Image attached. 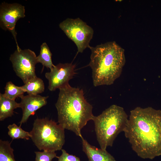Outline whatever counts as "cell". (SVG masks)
Wrapping results in <instances>:
<instances>
[{
    "label": "cell",
    "instance_id": "6da1fadb",
    "mask_svg": "<svg viewBox=\"0 0 161 161\" xmlns=\"http://www.w3.org/2000/svg\"><path fill=\"white\" fill-rule=\"evenodd\" d=\"M123 132L140 157L152 159L161 155V110L135 108L130 112Z\"/></svg>",
    "mask_w": 161,
    "mask_h": 161
},
{
    "label": "cell",
    "instance_id": "7a4b0ae2",
    "mask_svg": "<svg viewBox=\"0 0 161 161\" xmlns=\"http://www.w3.org/2000/svg\"><path fill=\"white\" fill-rule=\"evenodd\" d=\"M59 90L55 104L58 123L65 129L72 131L81 138L82 129L94 116L93 107L85 99L82 89L69 84Z\"/></svg>",
    "mask_w": 161,
    "mask_h": 161
},
{
    "label": "cell",
    "instance_id": "3957f363",
    "mask_svg": "<svg viewBox=\"0 0 161 161\" xmlns=\"http://www.w3.org/2000/svg\"><path fill=\"white\" fill-rule=\"evenodd\" d=\"M89 66L95 86L113 84L120 76L125 62L124 49L115 42L90 47Z\"/></svg>",
    "mask_w": 161,
    "mask_h": 161
},
{
    "label": "cell",
    "instance_id": "277c9868",
    "mask_svg": "<svg viewBox=\"0 0 161 161\" xmlns=\"http://www.w3.org/2000/svg\"><path fill=\"white\" fill-rule=\"evenodd\" d=\"M128 119L124 109L114 104L99 115L94 116L92 120L97 140L101 148L106 150L108 147L113 145L119 134L123 132Z\"/></svg>",
    "mask_w": 161,
    "mask_h": 161
},
{
    "label": "cell",
    "instance_id": "5b68a950",
    "mask_svg": "<svg viewBox=\"0 0 161 161\" xmlns=\"http://www.w3.org/2000/svg\"><path fill=\"white\" fill-rule=\"evenodd\" d=\"M64 129L52 120L37 118L30 132V138L39 150L55 152L61 150L65 143Z\"/></svg>",
    "mask_w": 161,
    "mask_h": 161
},
{
    "label": "cell",
    "instance_id": "8992f818",
    "mask_svg": "<svg viewBox=\"0 0 161 161\" xmlns=\"http://www.w3.org/2000/svg\"><path fill=\"white\" fill-rule=\"evenodd\" d=\"M60 28L76 45L78 52L82 53L89 44L94 33L93 29L79 18H67L61 22Z\"/></svg>",
    "mask_w": 161,
    "mask_h": 161
},
{
    "label": "cell",
    "instance_id": "52a82bcc",
    "mask_svg": "<svg viewBox=\"0 0 161 161\" xmlns=\"http://www.w3.org/2000/svg\"><path fill=\"white\" fill-rule=\"evenodd\" d=\"M9 60L16 75L25 84L37 77L35 65L37 56L29 49H17L11 55Z\"/></svg>",
    "mask_w": 161,
    "mask_h": 161
},
{
    "label": "cell",
    "instance_id": "ba28073f",
    "mask_svg": "<svg viewBox=\"0 0 161 161\" xmlns=\"http://www.w3.org/2000/svg\"><path fill=\"white\" fill-rule=\"evenodd\" d=\"M25 7L17 3L2 2L0 6V26L5 30L10 32L16 42L17 49L19 47L17 38L15 26L17 21L25 16Z\"/></svg>",
    "mask_w": 161,
    "mask_h": 161
},
{
    "label": "cell",
    "instance_id": "9c48e42d",
    "mask_svg": "<svg viewBox=\"0 0 161 161\" xmlns=\"http://www.w3.org/2000/svg\"><path fill=\"white\" fill-rule=\"evenodd\" d=\"M75 65L72 63H59L54 65L50 71L45 74L48 81V88L51 91L68 84L75 74Z\"/></svg>",
    "mask_w": 161,
    "mask_h": 161
},
{
    "label": "cell",
    "instance_id": "30bf717a",
    "mask_svg": "<svg viewBox=\"0 0 161 161\" xmlns=\"http://www.w3.org/2000/svg\"><path fill=\"white\" fill-rule=\"evenodd\" d=\"M49 97L39 95H23L20 98V107L22 110V115L19 123L21 125L27 122L29 117L38 109L46 105Z\"/></svg>",
    "mask_w": 161,
    "mask_h": 161
},
{
    "label": "cell",
    "instance_id": "8fae6325",
    "mask_svg": "<svg viewBox=\"0 0 161 161\" xmlns=\"http://www.w3.org/2000/svg\"><path fill=\"white\" fill-rule=\"evenodd\" d=\"M81 138L82 150L86 155L88 161H116L106 150L91 145L82 136Z\"/></svg>",
    "mask_w": 161,
    "mask_h": 161
},
{
    "label": "cell",
    "instance_id": "7c38bea8",
    "mask_svg": "<svg viewBox=\"0 0 161 161\" xmlns=\"http://www.w3.org/2000/svg\"><path fill=\"white\" fill-rule=\"evenodd\" d=\"M20 107L19 103L15 100L5 97L3 94L0 93V120L12 117L15 109Z\"/></svg>",
    "mask_w": 161,
    "mask_h": 161
},
{
    "label": "cell",
    "instance_id": "4fadbf2b",
    "mask_svg": "<svg viewBox=\"0 0 161 161\" xmlns=\"http://www.w3.org/2000/svg\"><path fill=\"white\" fill-rule=\"evenodd\" d=\"M21 87L25 92H26L28 95H38L43 92L45 89V85L43 80L37 76Z\"/></svg>",
    "mask_w": 161,
    "mask_h": 161
},
{
    "label": "cell",
    "instance_id": "5bb4252c",
    "mask_svg": "<svg viewBox=\"0 0 161 161\" xmlns=\"http://www.w3.org/2000/svg\"><path fill=\"white\" fill-rule=\"evenodd\" d=\"M52 53L46 42L43 43L41 46L39 55L37 56V63H41L44 67L51 70L54 65L52 59Z\"/></svg>",
    "mask_w": 161,
    "mask_h": 161
},
{
    "label": "cell",
    "instance_id": "9a60e30c",
    "mask_svg": "<svg viewBox=\"0 0 161 161\" xmlns=\"http://www.w3.org/2000/svg\"><path fill=\"white\" fill-rule=\"evenodd\" d=\"M11 142L0 140V161H16Z\"/></svg>",
    "mask_w": 161,
    "mask_h": 161
},
{
    "label": "cell",
    "instance_id": "2e32d148",
    "mask_svg": "<svg viewBox=\"0 0 161 161\" xmlns=\"http://www.w3.org/2000/svg\"><path fill=\"white\" fill-rule=\"evenodd\" d=\"M4 89L3 95L6 98L12 100H15L18 97L21 98L24 95L25 92L21 86H16L11 81L7 83Z\"/></svg>",
    "mask_w": 161,
    "mask_h": 161
},
{
    "label": "cell",
    "instance_id": "e0dca14e",
    "mask_svg": "<svg viewBox=\"0 0 161 161\" xmlns=\"http://www.w3.org/2000/svg\"><path fill=\"white\" fill-rule=\"evenodd\" d=\"M8 135L13 140L24 139L29 140L30 138V132L23 130L20 126H18L13 123L7 126Z\"/></svg>",
    "mask_w": 161,
    "mask_h": 161
},
{
    "label": "cell",
    "instance_id": "ac0fdd59",
    "mask_svg": "<svg viewBox=\"0 0 161 161\" xmlns=\"http://www.w3.org/2000/svg\"><path fill=\"white\" fill-rule=\"evenodd\" d=\"M35 153L36 155L35 161H52L57 157L55 151H35Z\"/></svg>",
    "mask_w": 161,
    "mask_h": 161
},
{
    "label": "cell",
    "instance_id": "d6986e66",
    "mask_svg": "<svg viewBox=\"0 0 161 161\" xmlns=\"http://www.w3.org/2000/svg\"><path fill=\"white\" fill-rule=\"evenodd\" d=\"M61 150L62 154L60 156L57 157L58 160L57 161H80L78 157L68 154L64 149Z\"/></svg>",
    "mask_w": 161,
    "mask_h": 161
}]
</instances>
